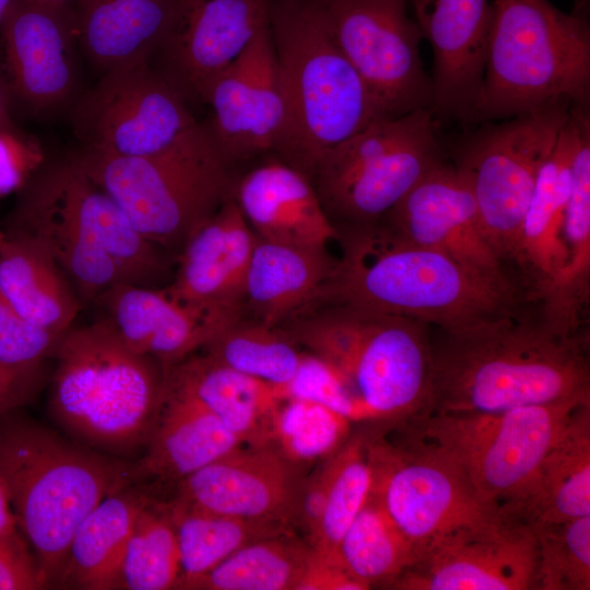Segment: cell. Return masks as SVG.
Wrapping results in <instances>:
<instances>
[{
  "mask_svg": "<svg viewBox=\"0 0 590 590\" xmlns=\"http://www.w3.org/2000/svg\"><path fill=\"white\" fill-rule=\"evenodd\" d=\"M433 343L428 412L493 413L590 397L588 338L510 311Z\"/></svg>",
  "mask_w": 590,
  "mask_h": 590,
  "instance_id": "cell-1",
  "label": "cell"
},
{
  "mask_svg": "<svg viewBox=\"0 0 590 590\" xmlns=\"http://www.w3.org/2000/svg\"><path fill=\"white\" fill-rule=\"evenodd\" d=\"M3 233L44 248L82 305L119 284L156 287L177 260L143 237L70 156L44 163L19 190Z\"/></svg>",
  "mask_w": 590,
  "mask_h": 590,
  "instance_id": "cell-2",
  "label": "cell"
},
{
  "mask_svg": "<svg viewBox=\"0 0 590 590\" xmlns=\"http://www.w3.org/2000/svg\"><path fill=\"white\" fill-rule=\"evenodd\" d=\"M341 257L321 298L456 330L510 311L517 287L497 284L382 222L338 226Z\"/></svg>",
  "mask_w": 590,
  "mask_h": 590,
  "instance_id": "cell-3",
  "label": "cell"
},
{
  "mask_svg": "<svg viewBox=\"0 0 590 590\" xmlns=\"http://www.w3.org/2000/svg\"><path fill=\"white\" fill-rule=\"evenodd\" d=\"M328 363L368 421L403 423L429 411V326L319 297L278 326Z\"/></svg>",
  "mask_w": 590,
  "mask_h": 590,
  "instance_id": "cell-4",
  "label": "cell"
},
{
  "mask_svg": "<svg viewBox=\"0 0 590 590\" xmlns=\"http://www.w3.org/2000/svg\"><path fill=\"white\" fill-rule=\"evenodd\" d=\"M129 467L34 421L0 423V477L45 586L58 581L81 521L105 497L128 486Z\"/></svg>",
  "mask_w": 590,
  "mask_h": 590,
  "instance_id": "cell-5",
  "label": "cell"
},
{
  "mask_svg": "<svg viewBox=\"0 0 590 590\" xmlns=\"http://www.w3.org/2000/svg\"><path fill=\"white\" fill-rule=\"evenodd\" d=\"M270 27L284 95V161L308 176L329 150L388 116L337 46L320 0H272Z\"/></svg>",
  "mask_w": 590,
  "mask_h": 590,
  "instance_id": "cell-6",
  "label": "cell"
},
{
  "mask_svg": "<svg viewBox=\"0 0 590 590\" xmlns=\"http://www.w3.org/2000/svg\"><path fill=\"white\" fill-rule=\"evenodd\" d=\"M54 357L49 410L68 434L110 452L145 447L164 389L158 361L130 350L103 318L71 327Z\"/></svg>",
  "mask_w": 590,
  "mask_h": 590,
  "instance_id": "cell-7",
  "label": "cell"
},
{
  "mask_svg": "<svg viewBox=\"0 0 590 590\" xmlns=\"http://www.w3.org/2000/svg\"><path fill=\"white\" fill-rule=\"evenodd\" d=\"M483 81L470 122L556 104L589 105L590 27L548 0H494Z\"/></svg>",
  "mask_w": 590,
  "mask_h": 590,
  "instance_id": "cell-8",
  "label": "cell"
},
{
  "mask_svg": "<svg viewBox=\"0 0 590 590\" xmlns=\"http://www.w3.org/2000/svg\"><path fill=\"white\" fill-rule=\"evenodd\" d=\"M70 157L117 202L143 237L176 259L234 187L229 163L205 123L158 154L117 156L80 148Z\"/></svg>",
  "mask_w": 590,
  "mask_h": 590,
  "instance_id": "cell-9",
  "label": "cell"
},
{
  "mask_svg": "<svg viewBox=\"0 0 590 590\" xmlns=\"http://www.w3.org/2000/svg\"><path fill=\"white\" fill-rule=\"evenodd\" d=\"M432 109L386 116L326 152L309 177L338 226L380 222L441 160Z\"/></svg>",
  "mask_w": 590,
  "mask_h": 590,
  "instance_id": "cell-10",
  "label": "cell"
},
{
  "mask_svg": "<svg viewBox=\"0 0 590 590\" xmlns=\"http://www.w3.org/2000/svg\"><path fill=\"white\" fill-rule=\"evenodd\" d=\"M588 398L493 413L427 412L399 425L453 459L480 499L499 508L514 502Z\"/></svg>",
  "mask_w": 590,
  "mask_h": 590,
  "instance_id": "cell-11",
  "label": "cell"
},
{
  "mask_svg": "<svg viewBox=\"0 0 590 590\" xmlns=\"http://www.w3.org/2000/svg\"><path fill=\"white\" fill-rule=\"evenodd\" d=\"M402 428L404 439L397 445L366 436L371 494L417 562L439 540L488 523L500 511L480 499L453 459Z\"/></svg>",
  "mask_w": 590,
  "mask_h": 590,
  "instance_id": "cell-12",
  "label": "cell"
},
{
  "mask_svg": "<svg viewBox=\"0 0 590 590\" xmlns=\"http://www.w3.org/2000/svg\"><path fill=\"white\" fill-rule=\"evenodd\" d=\"M571 106L551 104L487 123L459 150L455 166L470 186L485 236L503 262L514 261L539 172Z\"/></svg>",
  "mask_w": 590,
  "mask_h": 590,
  "instance_id": "cell-13",
  "label": "cell"
},
{
  "mask_svg": "<svg viewBox=\"0 0 590 590\" xmlns=\"http://www.w3.org/2000/svg\"><path fill=\"white\" fill-rule=\"evenodd\" d=\"M72 127L81 148L148 156L184 142L201 123L182 95L143 61L103 72L74 101Z\"/></svg>",
  "mask_w": 590,
  "mask_h": 590,
  "instance_id": "cell-14",
  "label": "cell"
},
{
  "mask_svg": "<svg viewBox=\"0 0 590 590\" xmlns=\"http://www.w3.org/2000/svg\"><path fill=\"white\" fill-rule=\"evenodd\" d=\"M337 46L388 116L433 106L409 0H320Z\"/></svg>",
  "mask_w": 590,
  "mask_h": 590,
  "instance_id": "cell-15",
  "label": "cell"
},
{
  "mask_svg": "<svg viewBox=\"0 0 590 590\" xmlns=\"http://www.w3.org/2000/svg\"><path fill=\"white\" fill-rule=\"evenodd\" d=\"M78 51L74 5L11 0L0 23V74L13 106L45 115L76 99Z\"/></svg>",
  "mask_w": 590,
  "mask_h": 590,
  "instance_id": "cell-16",
  "label": "cell"
},
{
  "mask_svg": "<svg viewBox=\"0 0 590 590\" xmlns=\"http://www.w3.org/2000/svg\"><path fill=\"white\" fill-rule=\"evenodd\" d=\"M536 540L531 527L500 511L433 544L390 588L400 590L535 589Z\"/></svg>",
  "mask_w": 590,
  "mask_h": 590,
  "instance_id": "cell-17",
  "label": "cell"
},
{
  "mask_svg": "<svg viewBox=\"0 0 590 590\" xmlns=\"http://www.w3.org/2000/svg\"><path fill=\"white\" fill-rule=\"evenodd\" d=\"M203 103L211 108L205 126L229 164L268 151L284 155L288 120L270 22L214 79Z\"/></svg>",
  "mask_w": 590,
  "mask_h": 590,
  "instance_id": "cell-18",
  "label": "cell"
},
{
  "mask_svg": "<svg viewBox=\"0 0 590 590\" xmlns=\"http://www.w3.org/2000/svg\"><path fill=\"white\" fill-rule=\"evenodd\" d=\"M272 0H180L149 63L187 102L203 103L225 69L270 22Z\"/></svg>",
  "mask_w": 590,
  "mask_h": 590,
  "instance_id": "cell-19",
  "label": "cell"
},
{
  "mask_svg": "<svg viewBox=\"0 0 590 590\" xmlns=\"http://www.w3.org/2000/svg\"><path fill=\"white\" fill-rule=\"evenodd\" d=\"M380 222L497 284L516 287L485 236L474 196L456 166L440 161Z\"/></svg>",
  "mask_w": 590,
  "mask_h": 590,
  "instance_id": "cell-20",
  "label": "cell"
},
{
  "mask_svg": "<svg viewBox=\"0 0 590 590\" xmlns=\"http://www.w3.org/2000/svg\"><path fill=\"white\" fill-rule=\"evenodd\" d=\"M305 477L273 444L243 445L176 483L173 500L205 512L293 527Z\"/></svg>",
  "mask_w": 590,
  "mask_h": 590,
  "instance_id": "cell-21",
  "label": "cell"
},
{
  "mask_svg": "<svg viewBox=\"0 0 590 590\" xmlns=\"http://www.w3.org/2000/svg\"><path fill=\"white\" fill-rule=\"evenodd\" d=\"M256 240L232 192L185 245L166 291L205 311L239 319Z\"/></svg>",
  "mask_w": 590,
  "mask_h": 590,
  "instance_id": "cell-22",
  "label": "cell"
},
{
  "mask_svg": "<svg viewBox=\"0 0 590 590\" xmlns=\"http://www.w3.org/2000/svg\"><path fill=\"white\" fill-rule=\"evenodd\" d=\"M133 352L167 368L193 354L232 321L173 297L164 287L119 284L95 300ZM237 320V319H236Z\"/></svg>",
  "mask_w": 590,
  "mask_h": 590,
  "instance_id": "cell-23",
  "label": "cell"
},
{
  "mask_svg": "<svg viewBox=\"0 0 590 590\" xmlns=\"http://www.w3.org/2000/svg\"><path fill=\"white\" fill-rule=\"evenodd\" d=\"M233 196L261 239L322 252L339 239L310 177L284 160L250 169L234 182Z\"/></svg>",
  "mask_w": 590,
  "mask_h": 590,
  "instance_id": "cell-24",
  "label": "cell"
},
{
  "mask_svg": "<svg viewBox=\"0 0 590 590\" xmlns=\"http://www.w3.org/2000/svg\"><path fill=\"white\" fill-rule=\"evenodd\" d=\"M590 126L589 105H573L555 145L543 163L519 232L514 262L533 298L566 262L564 224L579 138Z\"/></svg>",
  "mask_w": 590,
  "mask_h": 590,
  "instance_id": "cell-25",
  "label": "cell"
},
{
  "mask_svg": "<svg viewBox=\"0 0 590 590\" xmlns=\"http://www.w3.org/2000/svg\"><path fill=\"white\" fill-rule=\"evenodd\" d=\"M243 445L212 413L164 381L145 453L130 463L128 486L143 479L176 484Z\"/></svg>",
  "mask_w": 590,
  "mask_h": 590,
  "instance_id": "cell-26",
  "label": "cell"
},
{
  "mask_svg": "<svg viewBox=\"0 0 590 590\" xmlns=\"http://www.w3.org/2000/svg\"><path fill=\"white\" fill-rule=\"evenodd\" d=\"M165 384L196 400L244 445L273 444L274 418L283 400L276 386L204 353L165 368Z\"/></svg>",
  "mask_w": 590,
  "mask_h": 590,
  "instance_id": "cell-27",
  "label": "cell"
},
{
  "mask_svg": "<svg viewBox=\"0 0 590 590\" xmlns=\"http://www.w3.org/2000/svg\"><path fill=\"white\" fill-rule=\"evenodd\" d=\"M499 510L529 526L590 516V401L574 411L521 494Z\"/></svg>",
  "mask_w": 590,
  "mask_h": 590,
  "instance_id": "cell-28",
  "label": "cell"
},
{
  "mask_svg": "<svg viewBox=\"0 0 590 590\" xmlns=\"http://www.w3.org/2000/svg\"><path fill=\"white\" fill-rule=\"evenodd\" d=\"M180 0H82L75 5L81 52L98 70L149 61Z\"/></svg>",
  "mask_w": 590,
  "mask_h": 590,
  "instance_id": "cell-29",
  "label": "cell"
},
{
  "mask_svg": "<svg viewBox=\"0 0 590 590\" xmlns=\"http://www.w3.org/2000/svg\"><path fill=\"white\" fill-rule=\"evenodd\" d=\"M334 264L328 252L257 237L246 278L244 315L270 327L282 324L322 294Z\"/></svg>",
  "mask_w": 590,
  "mask_h": 590,
  "instance_id": "cell-30",
  "label": "cell"
},
{
  "mask_svg": "<svg viewBox=\"0 0 590 590\" xmlns=\"http://www.w3.org/2000/svg\"><path fill=\"white\" fill-rule=\"evenodd\" d=\"M564 241L566 262L535 299L548 326L575 334L590 296V126L582 131L574 156Z\"/></svg>",
  "mask_w": 590,
  "mask_h": 590,
  "instance_id": "cell-31",
  "label": "cell"
},
{
  "mask_svg": "<svg viewBox=\"0 0 590 590\" xmlns=\"http://www.w3.org/2000/svg\"><path fill=\"white\" fill-rule=\"evenodd\" d=\"M149 500L127 486L98 503L74 531L57 582L84 590L120 589L127 543Z\"/></svg>",
  "mask_w": 590,
  "mask_h": 590,
  "instance_id": "cell-32",
  "label": "cell"
},
{
  "mask_svg": "<svg viewBox=\"0 0 590 590\" xmlns=\"http://www.w3.org/2000/svg\"><path fill=\"white\" fill-rule=\"evenodd\" d=\"M0 293L31 323L59 335L83 306L52 257L23 238L0 245Z\"/></svg>",
  "mask_w": 590,
  "mask_h": 590,
  "instance_id": "cell-33",
  "label": "cell"
},
{
  "mask_svg": "<svg viewBox=\"0 0 590 590\" xmlns=\"http://www.w3.org/2000/svg\"><path fill=\"white\" fill-rule=\"evenodd\" d=\"M315 556V548L294 531L269 535L241 546L179 589L298 590Z\"/></svg>",
  "mask_w": 590,
  "mask_h": 590,
  "instance_id": "cell-34",
  "label": "cell"
},
{
  "mask_svg": "<svg viewBox=\"0 0 590 590\" xmlns=\"http://www.w3.org/2000/svg\"><path fill=\"white\" fill-rule=\"evenodd\" d=\"M166 503L176 531L180 560V575L174 589L206 574L255 540L294 531L293 526L281 521L205 512L173 499Z\"/></svg>",
  "mask_w": 590,
  "mask_h": 590,
  "instance_id": "cell-35",
  "label": "cell"
},
{
  "mask_svg": "<svg viewBox=\"0 0 590 590\" xmlns=\"http://www.w3.org/2000/svg\"><path fill=\"white\" fill-rule=\"evenodd\" d=\"M415 562L412 546L370 494L339 543L337 564L370 589L390 586Z\"/></svg>",
  "mask_w": 590,
  "mask_h": 590,
  "instance_id": "cell-36",
  "label": "cell"
},
{
  "mask_svg": "<svg viewBox=\"0 0 590 590\" xmlns=\"http://www.w3.org/2000/svg\"><path fill=\"white\" fill-rule=\"evenodd\" d=\"M279 327L244 316L217 331L202 351L213 359L276 387L294 376L303 352Z\"/></svg>",
  "mask_w": 590,
  "mask_h": 590,
  "instance_id": "cell-37",
  "label": "cell"
},
{
  "mask_svg": "<svg viewBox=\"0 0 590 590\" xmlns=\"http://www.w3.org/2000/svg\"><path fill=\"white\" fill-rule=\"evenodd\" d=\"M179 575V550L167 503L150 498L140 511L127 543L120 588L174 589Z\"/></svg>",
  "mask_w": 590,
  "mask_h": 590,
  "instance_id": "cell-38",
  "label": "cell"
},
{
  "mask_svg": "<svg viewBox=\"0 0 590 590\" xmlns=\"http://www.w3.org/2000/svg\"><path fill=\"white\" fill-rule=\"evenodd\" d=\"M373 482L366 436H355L333 453V471L326 504L311 542L320 558L338 565L339 543L369 498Z\"/></svg>",
  "mask_w": 590,
  "mask_h": 590,
  "instance_id": "cell-39",
  "label": "cell"
},
{
  "mask_svg": "<svg viewBox=\"0 0 590 590\" xmlns=\"http://www.w3.org/2000/svg\"><path fill=\"white\" fill-rule=\"evenodd\" d=\"M351 423L320 404L283 399L274 418L273 445L302 467L337 452L347 440Z\"/></svg>",
  "mask_w": 590,
  "mask_h": 590,
  "instance_id": "cell-40",
  "label": "cell"
},
{
  "mask_svg": "<svg viewBox=\"0 0 590 590\" xmlns=\"http://www.w3.org/2000/svg\"><path fill=\"white\" fill-rule=\"evenodd\" d=\"M536 540L535 589H590V516L530 526Z\"/></svg>",
  "mask_w": 590,
  "mask_h": 590,
  "instance_id": "cell-41",
  "label": "cell"
},
{
  "mask_svg": "<svg viewBox=\"0 0 590 590\" xmlns=\"http://www.w3.org/2000/svg\"><path fill=\"white\" fill-rule=\"evenodd\" d=\"M282 399H298L326 406L351 422L368 421L339 374L310 352L302 354L292 379L278 387Z\"/></svg>",
  "mask_w": 590,
  "mask_h": 590,
  "instance_id": "cell-42",
  "label": "cell"
},
{
  "mask_svg": "<svg viewBox=\"0 0 590 590\" xmlns=\"http://www.w3.org/2000/svg\"><path fill=\"white\" fill-rule=\"evenodd\" d=\"M63 335L26 320L0 293V363L32 368L55 355Z\"/></svg>",
  "mask_w": 590,
  "mask_h": 590,
  "instance_id": "cell-43",
  "label": "cell"
},
{
  "mask_svg": "<svg viewBox=\"0 0 590 590\" xmlns=\"http://www.w3.org/2000/svg\"><path fill=\"white\" fill-rule=\"evenodd\" d=\"M45 163L39 143L22 129L0 130V198L19 191Z\"/></svg>",
  "mask_w": 590,
  "mask_h": 590,
  "instance_id": "cell-44",
  "label": "cell"
},
{
  "mask_svg": "<svg viewBox=\"0 0 590 590\" xmlns=\"http://www.w3.org/2000/svg\"><path fill=\"white\" fill-rule=\"evenodd\" d=\"M44 586L23 547L0 539V590H30Z\"/></svg>",
  "mask_w": 590,
  "mask_h": 590,
  "instance_id": "cell-45",
  "label": "cell"
},
{
  "mask_svg": "<svg viewBox=\"0 0 590 590\" xmlns=\"http://www.w3.org/2000/svg\"><path fill=\"white\" fill-rule=\"evenodd\" d=\"M42 378V365L13 368L0 363V415L31 400Z\"/></svg>",
  "mask_w": 590,
  "mask_h": 590,
  "instance_id": "cell-46",
  "label": "cell"
},
{
  "mask_svg": "<svg viewBox=\"0 0 590 590\" xmlns=\"http://www.w3.org/2000/svg\"><path fill=\"white\" fill-rule=\"evenodd\" d=\"M298 590H366L340 566L320 558L317 553Z\"/></svg>",
  "mask_w": 590,
  "mask_h": 590,
  "instance_id": "cell-47",
  "label": "cell"
},
{
  "mask_svg": "<svg viewBox=\"0 0 590 590\" xmlns=\"http://www.w3.org/2000/svg\"><path fill=\"white\" fill-rule=\"evenodd\" d=\"M17 528L7 486L0 477V539L22 546L16 532Z\"/></svg>",
  "mask_w": 590,
  "mask_h": 590,
  "instance_id": "cell-48",
  "label": "cell"
},
{
  "mask_svg": "<svg viewBox=\"0 0 590 590\" xmlns=\"http://www.w3.org/2000/svg\"><path fill=\"white\" fill-rule=\"evenodd\" d=\"M13 102L8 86L0 74V130L19 129L13 117Z\"/></svg>",
  "mask_w": 590,
  "mask_h": 590,
  "instance_id": "cell-49",
  "label": "cell"
},
{
  "mask_svg": "<svg viewBox=\"0 0 590 590\" xmlns=\"http://www.w3.org/2000/svg\"><path fill=\"white\" fill-rule=\"evenodd\" d=\"M35 3L47 5H76L82 0H27Z\"/></svg>",
  "mask_w": 590,
  "mask_h": 590,
  "instance_id": "cell-50",
  "label": "cell"
},
{
  "mask_svg": "<svg viewBox=\"0 0 590 590\" xmlns=\"http://www.w3.org/2000/svg\"><path fill=\"white\" fill-rule=\"evenodd\" d=\"M11 0H0V23L5 14V11L10 4Z\"/></svg>",
  "mask_w": 590,
  "mask_h": 590,
  "instance_id": "cell-51",
  "label": "cell"
},
{
  "mask_svg": "<svg viewBox=\"0 0 590 590\" xmlns=\"http://www.w3.org/2000/svg\"><path fill=\"white\" fill-rule=\"evenodd\" d=\"M4 238H5V235H4L3 231L0 229V245L4 240Z\"/></svg>",
  "mask_w": 590,
  "mask_h": 590,
  "instance_id": "cell-52",
  "label": "cell"
}]
</instances>
